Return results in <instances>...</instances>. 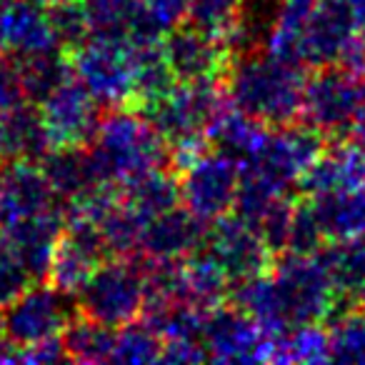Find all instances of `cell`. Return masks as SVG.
Wrapping results in <instances>:
<instances>
[{"instance_id": "obj_5", "label": "cell", "mask_w": 365, "mask_h": 365, "mask_svg": "<svg viewBox=\"0 0 365 365\" xmlns=\"http://www.w3.org/2000/svg\"><path fill=\"white\" fill-rule=\"evenodd\" d=\"M0 315L3 340L16 348H28L63 335V330L78 318V303L76 295L63 293L48 280H38L0 310Z\"/></svg>"}, {"instance_id": "obj_18", "label": "cell", "mask_w": 365, "mask_h": 365, "mask_svg": "<svg viewBox=\"0 0 365 365\" xmlns=\"http://www.w3.org/2000/svg\"><path fill=\"white\" fill-rule=\"evenodd\" d=\"M46 173L38 163L6 160L0 163V225L36 215L58 205Z\"/></svg>"}, {"instance_id": "obj_33", "label": "cell", "mask_w": 365, "mask_h": 365, "mask_svg": "<svg viewBox=\"0 0 365 365\" xmlns=\"http://www.w3.org/2000/svg\"><path fill=\"white\" fill-rule=\"evenodd\" d=\"M48 21H51L56 46L68 56L88 41V23L81 0H51Z\"/></svg>"}, {"instance_id": "obj_13", "label": "cell", "mask_w": 365, "mask_h": 365, "mask_svg": "<svg viewBox=\"0 0 365 365\" xmlns=\"http://www.w3.org/2000/svg\"><path fill=\"white\" fill-rule=\"evenodd\" d=\"M163 56L178 83H223L230 66L225 43L190 26H178L163 36Z\"/></svg>"}, {"instance_id": "obj_37", "label": "cell", "mask_w": 365, "mask_h": 365, "mask_svg": "<svg viewBox=\"0 0 365 365\" xmlns=\"http://www.w3.org/2000/svg\"><path fill=\"white\" fill-rule=\"evenodd\" d=\"M18 363H71V360H68L63 338L58 335V338H51V340H43V343L21 348V353H18Z\"/></svg>"}, {"instance_id": "obj_29", "label": "cell", "mask_w": 365, "mask_h": 365, "mask_svg": "<svg viewBox=\"0 0 365 365\" xmlns=\"http://www.w3.org/2000/svg\"><path fill=\"white\" fill-rule=\"evenodd\" d=\"M328 330V355L333 363H365V315L348 308L323 320Z\"/></svg>"}, {"instance_id": "obj_27", "label": "cell", "mask_w": 365, "mask_h": 365, "mask_svg": "<svg viewBox=\"0 0 365 365\" xmlns=\"http://www.w3.org/2000/svg\"><path fill=\"white\" fill-rule=\"evenodd\" d=\"M61 338L71 363H108V360H113L115 328L83 318L81 313L63 330Z\"/></svg>"}, {"instance_id": "obj_7", "label": "cell", "mask_w": 365, "mask_h": 365, "mask_svg": "<svg viewBox=\"0 0 365 365\" xmlns=\"http://www.w3.org/2000/svg\"><path fill=\"white\" fill-rule=\"evenodd\" d=\"M73 76L103 110L133 106V56L128 43L88 38L71 53Z\"/></svg>"}, {"instance_id": "obj_4", "label": "cell", "mask_w": 365, "mask_h": 365, "mask_svg": "<svg viewBox=\"0 0 365 365\" xmlns=\"http://www.w3.org/2000/svg\"><path fill=\"white\" fill-rule=\"evenodd\" d=\"M228 101L223 83H178L170 93L135 108L168 148L208 143V128Z\"/></svg>"}, {"instance_id": "obj_19", "label": "cell", "mask_w": 365, "mask_h": 365, "mask_svg": "<svg viewBox=\"0 0 365 365\" xmlns=\"http://www.w3.org/2000/svg\"><path fill=\"white\" fill-rule=\"evenodd\" d=\"M53 48L46 0H0V51L28 58Z\"/></svg>"}, {"instance_id": "obj_11", "label": "cell", "mask_w": 365, "mask_h": 365, "mask_svg": "<svg viewBox=\"0 0 365 365\" xmlns=\"http://www.w3.org/2000/svg\"><path fill=\"white\" fill-rule=\"evenodd\" d=\"M203 348L218 363H263L270 360L273 338L233 303H220L205 313Z\"/></svg>"}, {"instance_id": "obj_16", "label": "cell", "mask_w": 365, "mask_h": 365, "mask_svg": "<svg viewBox=\"0 0 365 365\" xmlns=\"http://www.w3.org/2000/svg\"><path fill=\"white\" fill-rule=\"evenodd\" d=\"M355 188H365V150L355 140L348 143V138L325 143L323 153L295 182V190L303 198Z\"/></svg>"}, {"instance_id": "obj_43", "label": "cell", "mask_w": 365, "mask_h": 365, "mask_svg": "<svg viewBox=\"0 0 365 365\" xmlns=\"http://www.w3.org/2000/svg\"><path fill=\"white\" fill-rule=\"evenodd\" d=\"M46 3H51V0H46Z\"/></svg>"}, {"instance_id": "obj_42", "label": "cell", "mask_w": 365, "mask_h": 365, "mask_svg": "<svg viewBox=\"0 0 365 365\" xmlns=\"http://www.w3.org/2000/svg\"><path fill=\"white\" fill-rule=\"evenodd\" d=\"M0 338H3V315H0Z\"/></svg>"}, {"instance_id": "obj_40", "label": "cell", "mask_w": 365, "mask_h": 365, "mask_svg": "<svg viewBox=\"0 0 365 365\" xmlns=\"http://www.w3.org/2000/svg\"><path fill=\"white\" fill-rule=\"evenodd\" d=\"M355 308H358L360 313L365 315V285L358 290V293H355Z\"/></svg>"}, {"instance_id": "obj_10", "label": "cell", "mask_w": 365, "mask_h": 365, "mask_svg": "<svg viewBox=\"0 0 365 365\" xmlns=\"http://www.w3.org/2000/svg\"><path fill=\"white\" fill-rule=\"evenodd\" d=\"M203 245L210 258L218 263L230 285L243 283L260 273H268L273 263V253L263 243L260 233L235 213L208 223Z\"/></svg>"}, {"instance_id": "obj_41", "label": "cell", "mask_w": 365, "mask_h": 365, "mask_svg": "<svg viewBox=\"0 0 365 365\" xmlns=\"http://www.w3.org/2000/svg\"><path fill=\"white\" fill-rule=\"evenodd\" d=\"M355 81H358V91H360V98H363V103H365V66L360 68V73L355 76Z\"/></svg>"}, {"instance_id": "obj_34", "label": "cell", "mask_w": 365, "mask_h": 365, "mask_svg": "<svg viewBox=\"0 0 365 365\" xmlns=\"http://www.w3.org/2000/svg\"><path fill=\"white\" fill-rule=\"evenodd\" d=\"M325 233L318 223L313 205L308 198L295 200L293 203V215H290V230H288V248L290 253H303V255H315L323 245Z\"/></svg>"}, {"instance_id": "obj_9", "label": "cell", "mask_w": 365, "mask_h": 365, "mask_svg": "<svg viewBox=\"0 0 365 365\" xmlns=\"http://www.w3.org/2000/svg\"><path fill=\"white\" fill-rule=\"evenodd\" d=\"M325 143L328 140L318 130L300 120L270 128L258 153L240 168L258 173L280 193H290L298 178L305 173V168L323 153Z\"/></svg>"}, {"instance_id": "obj_31", "label": "cell", "mask_w": 365, "mask_h": 365, "mask_svg": "<svg viewBox=\"0 0 365 365\" xmlns=\"http://www.w3.org/2000/svg\"><path fill=\"white\" fill-rule=\"evenodd\" d=\"M160 353L163 340L140 318L115 328V345H113L110 363H155V360H160Z\"/></svg>"}, {"instance_id": "obj_22", "label": "cell", "mask_w": 365, "mask_h": 365, "mask_svg": "<svg viewBox=\"0 0 365 365\" xmlns=\"http://www.w3.org/2000/svg\"><path fill=\"white\" fill-rule=\"evenodd\" d=\"M325 240H363L365 243V188L340 190L308 198Z\"/></svg>"}, {"instance_id": "obj_1", "label": "cell", "mask_w": 365, "mask_h": 365, "mask_svg": "<svg viewBox=\"0 0 365 365\" xmlns=\"http://www.w3.org/2000/svg\"><path fill=\"white\" fill-rule=\"evenodd\" d=\"M305 78V68L255 51L230 58L223 91L240 113L268 128H278L300 118Z\"/></svg>"}, {"instance_id": "obj_25", "label": "cell", "mask_w": 365, "mask_h": 365, "mask_svg": "<svg viewBox=\"0 0 365 365\" xmlns=\"http://www.w3.org/2000/svg\"><path fill=\"white\" fill-rule=\"evenodd\" d=\"M88 23V38L130 43L140 18L138 0H81Z\"/></svg>"}, {"instance_id": "obj_28", "label": "cell", "mask_w": 365, "mask_h": 365, "mask_svg": "<svg viewBox=\"0 0 365 365\" xmlns=\"http://www.w3.org/2000/svg\"><path fill=\"white\" fill-rule=\"evenodd\" d=\"M273 363H325L328 355V330L320 323H303L275 335L270 348Z\"/></svg>"}, {"instance_id": "obj_8", "label": "cell", "mask_w": 365, "mask_h": 365, "mask_svg": "<svg viewBox=\"0 0 365 365\" xmlns=\"http://www.w3.org/2000/svg\"><path fill=\"white\" fill-rule=\"evenodd\" d=\"M238 180V163L225 153L208 148L182 170H178L180 203L193 215H198L203 223H213L233 210Z\"/></svg>"}, {"instance_id": "obj_3", "label": "cell", "mask_w": 365, "mask_h": 365, "mask_svg": "<svg viewBox=\"0 0 365 365\" xmlns=\"http://www.w3.org/2000/svg\"><path fill=\"white\" fill-rule=\"evenodd\" d=\"M78 313L108 328L140 318L145 305V270L138 255L106 258L76 293Z\"/></svg>"}, {"instance_id": "obj_15", "label": "cell", "mask_w": 365, "mask_h": 365, "mask_svg": "<svg viewBox=\"0 0 365 365\" xmlns=\"http://www.w3.org/2000/svg\"><path fill=\"white\" fill-rule=\"evenodd\" d=\"M358 38L345 0H318L303 26L305 68L338 66L350 43Z\"/></svg>"}, {"instance_id": "obj_21", "label": "cell", "mask_w": 365, "mask_h": 365, "mask_svg": "<svg viewBox=\"0 0 365 365\" xmlns=\"http://www.w3.org/2000/svg\"><path fill=\"white\" fill-rule=\"evenodd\" d=\"M268 130V125L240 113L233 103L225 101L208 128V145L233 158L238 165H245L263 145Z\"/></svg>"}, {"instance_id": "obj_2", "label": "cell", "mask_w": 365, "mask_h": 365, "mask_svg": "<svg viewBox=\"0 0 365 365\" xmlns=\"http://www.w3.org/2000/svg\"><path fill=\"white\" fill-rule=\"evenodd\" d=\"M86 148L98 180L108 188H123L155 168H170L165 140L135 108L103 110Z\"/></svg>"}, {"instance_id": "obj_26", "label": "cell", "mask_w": 365, "mask_h": 365, "mask_svg": "<svg viewBox=\"0 0 365 365\" xmlns=\"http://www.w3.org/2000/svg\"><path fill=\"white\" fill-rule=\"evenodd\" d=\"M21 71L23 83H26L28 103H33V106H41L58 86H63L68 78H73L71 56L58 51V48L21 58Z\"/></svg>"}, {"instance_id": "obj_24", "label": "cell", "mask_w": 365, "mask_h": 365, "mask_svg": "<svg viewBox=\"0 0 365 365\" xmlns=\"http://www.w3.org/2000/svg\"><path fill=\"white\" fill-rule=\"evenodd\" d=\"M315 255L323 263L335 293L355 300V293L365 285L363 240H328Z\"/></svg>"}, {"instance_id": "obj_36", "label": "cell", "mask_w": 365, "mask_h": 365, "mask_svg": "<svg viewBox=\"0 0 365 365\" xmlns=\"http://www.w3.org/2000/svg\"><path fill=\"white\" fill-rule=\"evenodd\" d=\"M28 93L23 83L21 58L11 53H0V113L16 110L26 106Z\"/></svg>"}, {"instance_id": "obj_14", "label": "cell", "mask_w": 365, "mask_h": 365, "mask_svg": "<svg viewBox=\"0 0 365 365\" xmlns=\"http://www.w3.org/2000/svg\"><path fill=\"white\" fill-rule=\"evenodd\" d=\"M63 228H66V210H63V203H58L36 215L3 223L0 225V240L16 250L31 278L38 283V280L48 278L53 250L61 240Z\"/></svg>"}, {"instance_id": "obj_23", "label": "cell", "mask_w": 365, "mask_h": 365, "mask_svg": "<svg viewBox=\"0 0 365 365\" xmlns=\"http://www.w3.org/2000/svg\"><path fill=\"white\" fill-rule=\"evenodd\" d=\"M120 195L145 218L160 215L165 210L180 205V182L173 168H155L150 173H143L140 178L125 182Z\"/></svg>"}, {"instance_id": "obj_38", "label": "cell", "mask_w": 365, "mask_h": 365, "mask_svg": "<svg viewBox=\"0 0 365 365\" xmlns=\"http://www.w3.org/2000/svg\"><path fill=\"white\" fill-rule=\"evenodd\" d=\"M350 8V16H353V23H355V31L358 36L365 38V0H345Z\"/></svg>"}, {"instance_id": "obj_12", "label": "cell", "mask_w": 365, "mask_h": 365, "mask_svg": "<svg viewBox=\"0 0 365 365\" xmlns=\"http://www.w3.org/2000/svg\"><path fill=\"white\" fill-rule=\"evenodd\" d=\"M46 123L53 148L61 145H88L103 115V108L91 93L83 88L76 76L58 86L46 101L38 106Z\"/></svg>"}, {"instance_id": "obj_20", "label": "cell", "mask_w": 365, "mask_h": 365, "mask_svg": "<svg viewBox=\"0 0 365 365\" xmlns=\"http://www.w3.org/2000/svg\"><path fill=\"white\" fill-rule=\"evenodd\" d=\"M38 165L46 173L53 193H56V198L63 205L76 203V200L86 198V195L96 193V190L108 188V185H103L98 180L96 168H93L86 145L51 148Z\"/></svg>"}, {"instance_id": "obj_17", "label": "cell", "mask_w": 365, "mask_h": 365, "mask_svg": "<svg viewBox=\"0 0 365 365\" xmlns=\"http://www.w3.org/2000/svg\"><path fill=\"white\" fill-rule=\"evenodd\" d=\"M205 230L208 223H203L180 203L165 213L148 218L138 255L148 260H185L200 248Z\"/></svg>"}, {"instance_id": "obj_30", "label": "cell", "mask_w": 365, "mask_h": 365, "mask_svg": "<svg viewBox=\"0 0 365 365\" xmlns=\"http://www.w3.org/2000/svg\"><path fill=\"white\" fill-rule=\"evenodd\" d=\"M138 3H140V18L128 46L160 43L168 31L185 23L188 16V0H138Z\"/></svg>"}, {"instance_id": "obj_35", "label": "cell", "mask_w": 365, "mask_h": 365, "mask_svg": "<svg viewBox=\"0 0 365 365\" xmlns=\"http://www.w3.org/2000/svg\"><path fill=\"white\" fill-rule=\"evenodd\" d=\"M36 280L31 278V273L23 265V260L18 258L16 250L0 240V310L6 308L8 303H13Z\"/></svg>"}, {"instance_id": "obj_32", "label": "cell", "mask_w": 365, "mask_h": 365, "mask_svg": "<svg viewBox=\"0 0 365 365\" xmlns=\"http://www.w3.org/2000/svg\"><path fill=\"white\" fill-rule=\"evenodd\" d=\"M240 0H188L185 26L225 43L235 21H238Z\"/></svg>"}, {"instance_id": "obj_39", "label": "cell", "mask_w": 365, "mask_h": 365, "mask_svg": "<svg viewBox=\"0 0 365 365\" xmlns=\"http://www.w3.org/2000/svg\"><path fill=\"white\" fill-rule=\"evenodd\" d=\"M350 138L358 143L360 148L365 150V103H360V110L355 115V123H353V130H350Z\"/></svg>"}, {"instance_id": "obj_6", "label": "cell", "mask_w": 365, "mask_h": 365, "mask_svg": "<svg viewBox=\"0 0 365 365\" xmlns=\"http://www.w3.org/2000/svg\"><path fill=\"white\" fill-rule=\"evenodd\" d=\"M360 103L363 98L353 73L340 66L315 68L313 76L305 78L298 120L318 130L328 143L345 140L353 130Z\"/></svg>"}]
</instances>
